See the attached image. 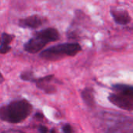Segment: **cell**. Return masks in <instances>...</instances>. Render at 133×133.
<instances>
[{"label":"cell","instance_id":"6da1fadb","mask_svg":"<svg viewBox=\"0 0 133 133\" xmlns=\"http://www.w3.org/2000/svg\"><path fill=\"white\" fill-rule=\"evenodd\" d=\"M32 112L31 104L26 99H16L0 107V120L18 124L24 121Z\"/></svg>","mask_w":133,"mask_h":133},{"label":"cell","instance_id":"7a4b0ae2","mask_svg":"<svg viewBox=\"0 0 133 133\" xmlns=\"http://www.w3.org/2000/svg\"><path fill=\"white\" fill-rule=\"evenodd\" d=\"M59 34L55 28H49L36 32L31 39L24 45V49L29 53H37L41 51L48 43L57 41Z\"/></svg>","mask_w":133,"mask_h":133},{"label":"cell","instance_id":"3957f363","mask_svg":"<svg viewBox=\"0 0 133 133\" xmlns=\"http://www.w3.org/2000/svg\"><path fill=\"white\" fill-rule=\"evenodd\" d=\"M81 49L82 48L78 43L59 44L43 50L40 53V56L47 60H57L63 56H75Z\"/></svg>","mask_w":133,"mask_h":133},{"label":"cell","instance_id":"277c9868","mask_svg":"<svg viewBox=\"0 0 133 133\" xmlns=\"http://www.w3.org/2000/svg\"><path fill=\"white\" fill-rule=\"evenodd\" d=\"M110 102L116 107L124 110H133V97L114 93L109 96Z\"/></svg>","mask_w":133,"mask_h":133},{"label":"cell","instance_id":"5b68a950","mask_svg":"<svg viewBox=\"0 0 133 133\" xmlns=\"http://www.w3.org/2000/svg\"><path fill=\"white\" fill-rule=\"evenodd\" d=\"M45 22V19L38 15H31L28 17L21 19L18 22V25L23 28L36 29L41 27Z\"/></svg>","mask_w":133,"mask_h":133},{"label":"cell","instance_id":"8992f818","mask_svg":"<svg viewBox=\"0 0 133 133\" xmlns=\"http://www.w3.org/2000/svg\"><path fill=\"white\" fill-rule=\"evenodd\" d=\"M14 38V35L3 33L1 43H0V54H6L11 50V46L10 45Z\"/></svg>","mask_w":133,"mask_h":133},{"label":"cell","instance_id":"52a82bcc","mask_svg":"<svg viewBox=\"0 0 133 133\" xmlns=\"http://www.w3.org/2000/svg\"><path fill=\"white\" fill-rule=\"evenodd\" d=\"M111 14L114 21L119 24H127L131 21L130 16L125 10H111Z\"/></svg>","mask_w":133,"mask_h":133},{"label":"cell","instance_id":"ba28073f","mask_svg":"<svg viewBox=\"0 0 133 133\" xmlns=\"http://www.w3.org/2000/svg\"><path fill=\"white\" fill-rule=\"evenodd\" d=\"M113 89L117 94H121V95L133 97V86L132 85L117 84V85H113Z\"/></svg>","mask_w":133,"mask_h":133},{"label":"cell","instance_id":"9c48e42d","mask_svg":"<svg viewBox=\"0 0 133 133\" xmlns=\"http://www.w3.org/2000/svg\"><path fill=\"white\" fill-rule=\"evenodd\" d=\"M108 133H133V124H123L111 128Z\"/></svg>","mask_w":133,"mask_h":133},{"label":"cell","instance_id":"30bf717a","mask_svg":"<svg viewBox=\"0 0 133 133\" xmlns=\"http://www.w3.org/2000/svg\"><path fill=\"white\" fill-rule=\"evenodd\" d=\"M82 96L88 106L92 107L94 105V96H93L92 90L91 89H85L82 92Z\"/></svg>","mask_w":133,"mask_h":133},{"label":"cell","instance_id":"8fae6325","mask_svg":"<svg viewBox=\"0 0 133 133\" xmlns=\"http://www.w3.org/2000/svg\"><path fill=\"white\" fill-rule=\"evenodd\" d=\"M21 78L26 82H33L35 78H34V75L31 71H24L21 75Z\"/></svg>","mask_w":133,"mask_h":133},{"label":"cell","instance_id":"7c38bea8","mask_svg":"<svg viewBox=\"0 0 133 133\" xmlns=\"http://www.w3.org/2000/svg\"><path fill=\"white\" fill-rule=\"evenodd\" d=\"M63 133H73L72 127L70 124H66L63 127Z\"/></svg>","mask_w":133,"mask_h":133},{"label":"cell","instance_id":"4fadbf2b","mask_svg":"<svg viewBox=\"0 0 133 133\" xmlns=\"http://www.w3.org/2000/svg\"><path fill=\"white\" fill-rule=\"evenodd\" d=\"M2 133H24V132L21 130H17V129H8V130L3 131Z\"/></svg>","mask_w":133,"mask_h":133},{"label":"cell","instance_id":"5bb4252c","mask_svg":"<svg viewBox=\"0 0 133 133\" xmlns=\"http://www.w3.org/2000/svg\"><path fill=\"white\" fill-rule=\"evenodd\" d=\"M38 131L40 133H48L49 132V130H48L47 127L43 126V125H40L38 127Z\"/></svg>","mask_w":133,"mask_h":133},{"label":"cell","instance_id":"9a60e30c","mask_svg":"<svg viewBox=\"0 0 133 133\" xmlns=\"http://www.w3.org/2000/svg\"><path fill=\"white\" fill-rule=\"evenodd\" d=\"M4 80H5L4 77L3 76V75L1 74V72H0V84H2L4 82Z\"/></svg>","mask_w":133,"mask_h":133},{"label":"cell","instance_id":"2e32d148","mask_svg":"<svg viewBox=\"0 0 133 133\" xmlns=\"http://www.w3.org/2000/svg\"><path fill=\"white\" fill-rule=\"evenodd\" d=\"M35 117H43V115L42 114H40V113H37L36 115H35Z\"/></svg>","mask_w":133,"mask_h":133},{"label":"cell","instance_id":"e0dca14e","mask_svg":"<svg viewBox=\"0 0 133 133\" xmlns=\"http://www.w3.org/2000/svg\"><path fill=\"white\" fill-rule=\"evenodd\" d=\"M50 133H55V130H54V129H52V130L50 131Z\"/></svg>","mask_w":133,"mask_h":133},{"label":"cell","instance_id":"ac0fdd59","mask_svg":"<svg viewBox=\"0 0 133 133\" xmlns=\"http://www.w3.org/2000/svg\"><path fill=\"white\" fill-rule=\"evenodd\" d=\"M0 43H1V38H0Z\"/></svg>","mask_w":133,"mask_h":133}]
</instances>
